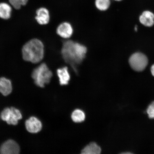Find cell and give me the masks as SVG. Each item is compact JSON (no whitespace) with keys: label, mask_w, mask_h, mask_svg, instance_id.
<instances>
[{"label":"cell","mask_w":154,"mask_h":154,"mask_svg":"<svg viewBox=\"0 0 154 154\" xmlns=\"http://www.w3.org/2000/svg\"><path fill=\"white\" fill-rule=\"evenodd\" d=\"M140 21L144 26L151 27L154 24V14L149 11H145L140 17Z\"/></svg>","instance_id":"13"},{"label":"cell","mask_w":154,"mask_h":154,"mask_svg":"<svg viewBox=\"0 0 154 154\" xmlns=\"http://www.w3.org/2000/svg\"><path fill=\"white\" fill-rule=\"evenodd\" d=\"M56 73L60 85H68L71 79V75L68 67L64 66L59 67L56 69Z\"/></svg>","instance_id":"7"},{"label":"cell","mask_w":154,"mask_h":154,"mask_svg":"<svg viewBox=\"0 0 154 154\" xmlns=\"http://www.w3.org/2000/svg\"><path fill=\"white\" fill-rule=\"evenodd\" d=\"M113 1H122V0H113Z\"/></svg>","instance_id":"20"},{"label":"cell","mask_w":154,"mask_h":154,"mask_svg":"<svg viewBox=\"0 0 154 154\" xmlns=\"http://www.w3.org/2000/svg\"><path fill=\"white\" fill-rule=\"evenodd\" d=\"M27 130L32 134H36L42 129L43 125L39 119L35 117H31L26 122Z\"/></svg>","instance_id":"9"},{"label":"cell","mask_w":154,"mask_h":154,"mask_svg":"<svg viewBox=\"0 0 154 154\" xmlns=\"http://www.w3.org/2000/svg\"><path fill=\"white\" fill-rule=\"evenodd\" d=\"M2 120L6 121L9 125H16L19 120L22 118L20 111L15 108H7L2 112L1 115Z\"/></svg>","instance_id":"5"},{"label":"cell","mask_w":154,"mask_h":154,"mask_svg":"<svg viewBox=\"0 0 154 154\" xmlns=\"http://www.w3.org/2000/svg\"><path fill=\"white\" fill-rule=\"evenodd\" d=\"M151 72L152 75L154 76V64L151 67Z\"/></svg>","instance_id":"19"},{"label":"cell","mask_w":154,"mask_h":154,"mask_svg":"<svg viewBox=\"0 0 154 154\" xmlns=\"http://www.w3.org/2000/svg\"><path fill=\"white\" fill-rule=\"evenodd\" d=\"M12 90L10 80L4 77L0 78V92L5 96L9 95Z\"/></svg>","instance_id":"12"},{"label":"cell","mask_w":154,"mask_h":154,"mask_svg":"<svg viewBox=\"0 0 154 154\" xmlns=\"http://www.w3.org/2000/svg\"><path fill=\"white\" fill-rule=\"evenodd\" d=\"M32 76L36 85L43 88L51 82L53 73L46 63H43L34 69Z\"/></svg>","instance_id":"3"},{"label":"cell","mask_w":154,"mask_h":154,"mask_svg":"<svg viewBox=\"0 0 154 154\" xmlns=\"http://www.w3.org/2000/svg\"><path fill=\"white\" fill-rule=\"evenodd\" d=\"M0 152L3 154H19L20 147L14 140H8L2 144L0 148Z\"/></svg>","instance_id":"8"},{"label":"cell","mask_w":154,"mask_h":154,"mask_svg":"<svg viewBox=\"0 0 154 154\" xmlns=\"http://www.w3.org/2000/svg\"><path fill=\"white\" fill-rule=\"evenodd\" d=\"M74 27L70 23L63 21L58 25L56 29V33L58 36L63 39H69L74 34Z\"/></svg>","instance_id":"6"},{"label":"cell","mask_w":154,"mask_h":154,"mask_svg":"<svg viewBox=\"0 0 154 154\" xmlns=\"http://www.w3.org/2000/svg\"><path fill=\"white\" fill-rule=\"evenodd\" d=\"M9 1L11 6L18 10L20 9L23 6L26 5L28 0H9Z\"/></svg>","instance_id":"17"},{"label":"cell","mask_w":154,"mask_h":154,"mask_svg":"<svg viewBox=\"0 0 154 154\" xmlns=\"http://www.w3.org/2000/svg\"><path fill=\"white\" fill-rule=\"evenodd\" d=\"M129 63L133 70L137 72H141L147 66L148 59L144 54L136 53L131 56L129 60Z\"/></svg>","instance_id":"4"},{"label":"cell","mask_w":154,"mask_h":154,"mask_svg":"<svg viewBox=\"0 0 154 154\" xmlns=\"http://www.w3.org/2000/svg\"><path fill=\"white\" fill-rule=\"evenodd\" d=\"M44 45L41 40L33 38L25 44L22 49L23 59L33 63H39L44 57Z\"/></svg>","instance_id":"2"},{"label":"cell","mask_w":154,"mask_h":154,"mask_svg":"<svg viewBox=\"0 0 154 154\" xmlns=\"http://www.w3.org/2000/svg\"><path fill=\"white\" fill-rule=\"evenodd\" d=\"M12 8L11 5L6 3H0V18L7 20L11 18Z\"/></svg>","instance_id":"15"},{"label":"cell","mask_w":154,"mask_h":154,"mask_svg":"<svg viewBox=\"0 0 154 154\" xmlns=\"http://www.w3.org/2000/svg\"><path fill=\"white\" fill-rule=\"evenodd\" d=\"M70 117L71 120L74 123H83L86 120V112L82 109H75L72 111Z\"/></svg>","instance_id":"14"},{"label":"cell","mask_w":154,"mask_h":154,"mask_svg":"<svg viewBox=\"0 0 154 154\" xmlns=\"http://www.w3.org/2000/svg\"><path fill=\"white\" fill-rule=\"evenodd\" d=\"M35 19L38 24L46 25L49 23L51 20L50 12L45 7H40L36 11Z\"/></svg>","instance_id":"10"},{"label":"cell","mask_w":154,"mask_h":154,"mask_svg":"<svg viewBox=\"0 0 154 154\" xmlns=\"http://www.w3.org/2000/svg\"><path fill=\"white\" fill-rule=\"evenodd\" d=\"M88 51L87 46L79 42L69 39L62 41L60 50L61 57L76 75L78 72V66L84 62Z\"/></svg>","instance_id":"1"},{"label":"cell","mask_w":154,"mask_h":154,"mask_svg":"<svg viewBox=\"0 0 154 154\" xmlns=\"http://www.w3.org/2000/svg\"><path fill=\"white\" fill-rule=\"evenodd\" d=\"M102 149L99 144L96 142L92 141L87 144L80 151L81 154H100L102 152Z\"/></svg>","instance_id":"11"},{"label":"cell","mask_w":154,"mask_h":154,"mask_svg":"<svg viewBox=\"0 0 154 154\" xmlns=\"http://www.w3.org/2000/svg\"><path fill=\"white\" fill-rule=\"evenodd\" d=\"M96 8L99 11H103L108 9L111 5L110 0H95Z\"/></svg>","instance_id":"16"},{"label":"cell","mask_w":154,"mask_h":154,"mask_svg":"<svg viewBox=\"0 0 154 154\" xmlns=\"http://www.w3.org/2000/svg\"><path fill=\"white\" fill-rule=\"evenodd\" d=\"M147 112L149 119H154V101L152 102L148 107Z\"/></svg>","instance_id":"18"}]
</instances>
